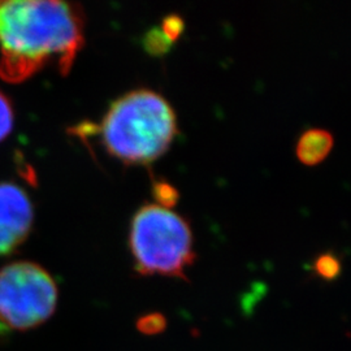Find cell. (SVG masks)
I'll return each mask as SVG.
<instances>
[{"label": "cell", "instance_id": "6da1fadb", "mask_svg": "<svg viewBox=\"0 0 351 351\" xmlns=\"http://www.w3.org/2000/svg\"><path fill=\"white\" fill-rule=\"evenodd\" d=\"M85 45V13L66 1H0V77L11 84L53 65L69 73Z\"/></svg>", "mask_w": 351, "mask_h": 351}, {"label": "cell", "instance_id": "7a4b0ae2", "mask_svg": "<svg viewBox=\"0 0 351 351\" xmlns=\"http://www.w3.org/2000/svg\"><path fill=\"white\" fill-rule=\"evenodd\" d=\"M107 152L126 165H147L168 151L177 134L171 103L150 88H137L112 101L101 120Z\"/></svg>", "mask_w": 351, "mask_h": 351}, {"label": "cell", "instance_id": "3957f363", "mask_svg": "<svg viewBox=\"0 0 351 351\" xmlns=\"http://www.w3.org/2000/svg\"><path fill=\"white\" fill-rule=\"evenodd\" d=\"M129 247L134 268L142 276L188 280L186 269L197 259L188 220L155 203L145 204L134 213L129 230Z\"/></svg>", "mask_w": 351, "mask_h": 351}, {"label": "cell", "instance_id": "277c9868", "mask_svg": "<svg viewBox=\"0 0 351 351\" xmlns=\"http://www.w3.org/2000/svg\"><path fill=\"white\" fill-rule=\"evenodd\" d=\"M58 287L39 264L17 262L0 269V322L16 330L43 324L55 313Z\"/></svg>", "mask_w": 351, "mask_h": 351}, {"label": "cell", "instance_id": "5b68a950", "mask_svg": "<svg viewBox=\"0 0 351 351\" xmlns=\"http://www.w3.org/2000/svg\"><path fill=\"white\" fill-rule=\"evenodd\" d=\"M33 206L27 194L14 184H0V256L16 250L30 233Z\"/></svg>", "mask_w": 351, "mask_h": 351}, {"label": "cell", "instance_id": "8992f818", "mask_svg": "<svg viewBox=\"0 0 351 351\" xmlns=\"http://www.w3.org/2000/svg\"><path fill=\"white\" fill-rule=\"evenodd\" d=\"M335 139L326 129H308L302 133L295 146L297 158L302 164L314 167L323 163L333 149Z\"/></svg>", "mask_w": 351, "mask_h": 351}, {"label": "cell", "instance_id": "52a82bcc", "mask_svg": "<svg viewBox=\"0 0 351 351\" xmlns=\"http://www.w3.org/2000/svg\"><path fill=\"white\" fill-rule=\"evenodd\" d=\"M152 197L155 198V204L171 210L177 206L180 201L178 190L165 180H154L152 182Z\"/></svg>", "mask_w": 351, "mask_h": 351}, {"label": "cell", "instance_id": "ba28073f", "mask_svg": "<svg viewBox=\"0 0 351 351\" xmlns=\"http://www.w3.org/2000/svg\"><path fill=\"white\" fill-rule=\"evenodd\" d=\"M314 271L323 280L332 281L341 274V262L333 252H324L315 259Z\"/></svg>", "mask_w": 351, "mask_h": 351}, {"label": "cell", "instance_id": "9c48e42d", "mask_svg": "<svg viewBox=\"0 0 351 351\" xmlns=\"http://www.w3.org/2000/svg\"><path fill=\"white\" fill-rule=\"evenodd\" d=\"M172 45L173 43L167 39L160 27L151 29L143 37V47L152 56H163L171 50Z\"/></svg>", "mask_w": 351, "mask_h": 351}, {"label": "cell", "instance_id": "30bf717a", "mask_svg": "<svg viewBox=\"0 0 351 351\" xmlns=\"http://www.w3.org/2000/svg\"><path fill=\"white\" fill-rule=\"evenodd\" d=\"M167 328V319L160 313H151V314L141 316L137 322V329L141 333L152 336L159 335Z\"/></svg>", "mask_w": 351, "mask_h": 351}, {"label": "cell", "instance_id": "8fae6325", "mask_svg": "<svg viewBox=\"0 0 351 351\" xmlns=\"http://www.w3.org/2000/svg\"><path fill=\"white\" fill-rule=\"evenodd\" d=\"M13 128V108L10 99L0 91V142L5 138Z\"/></svg>", "mask_w": 351, "mask_h": 351}, {"label": "cell", "instance_id": "7c38bea8", "mask_svg": "<svg viewBox=\"0 0 351 351\" xmlns=\"http://www.w3.org/2000/svg\"><path fill=\"white\" fill-rule=\"evenodd\" d=\"M160 30L164 36L172 43H175L178 38L185 32V21L178 14H169L163 20Z\"/></svg>", "mask_w": 351, "mask_h": 351}]
</instances>
